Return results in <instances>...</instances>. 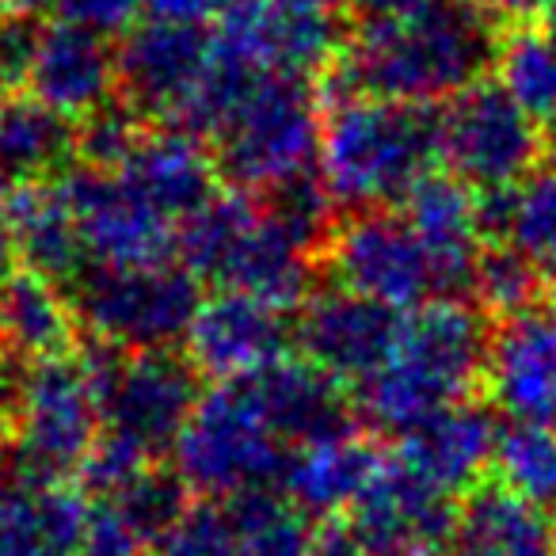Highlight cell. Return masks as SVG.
I'll list each match as a JSON object with an SVG mask.
<instances>
[{"instance_id":"cell-33","label":"cell","mask_w":556,"mask_h":556,"mask_svg":"<svg viewBox=\"0 0 556 556\" xmlns=\"http://www.w3.org/2000/svg\"><path fill=\"white\" fill-rule=\"evenodd\" d=\"M469 298L488 317L507 320L538 309L541 298H548V275L515 244H488L472 275Z\"/></svg>"},{"instance_id":"cell-27","label":"cell","mask_w":556,"mask_h":556,"mask_svg":"<svg viewBox=\"0 0 556 556\" xmlns=\"http://www.w3.org/2000/svg\"><path fill=\"white\" fill-rule=\"evenodd\" d=\"M88 515V492L73 480L24 484L12 477L9 507L0 518V556H77Z\"/></svg>"},{"instance_id":"cell-7","label":"cell","mask_w":556,"mask_h":556,"mask_svg":"<svg viewBox=\"0 0 556 556\" xmlns=\"http://www.w3.org/2000/svg\"><path fill=\"white\" fill-rule=\"evenodd\" d=\"M88 340L118 351L179 348L202 305V282L179 260L141 267H88L73 287Z\"/></svg>"},{"instance_id":"cell-47","label":"cell","mask_w":556,"mask_h":556,"mask_svg":"<svg viewBox=\"0 0 556 556\" xmlns=\"http://www.w3.org/2000/svg\"><path fill=\"white\" fill-rule=\"evenodd\" d=\"M4 88H9V85H4V80H0V108H4V100H9V96H4Z\"/></svg>"},{"instance_id":"cell-1","label":"cell","mask_w":556,"mask_h":556,"mask_svg":"<svg viewBox=\"0 0 556 556\" xmlns=\"http://www.w3.org/2000/svg\"><path fill=\"white\" fill-rule=\"evenodd\" d=\"M503 24L477 0H419L393 20L355 27L317 80L325 103L348 96L439 108L495 73Z\"/></svg>"},{"instance_id":"cell-10","label":"cell","mask_w":556,"mask_h":556,"mask_svg":"<svg viewBox=\"0 0 556 556\" xmlns=\"http://www.w3.org/2000/svg\"><path fill=\"white\" fill-rule=\"evenodd\" d=\"M320 270L332 287L396 313L439 298L431 255L396 206L343 214L320 252Z\"/></svg>"},{"instance_id":"cell-17","label":"cell","mask_w":556,"mask_h":556,"mask_svg":"<svg viewBox=\"0 0 556 556\" xmlns=\"http://www.w3.org/2000/svg\"><path fill=\"white\" fill-rule=\"evenodd\" d=\"M24 88L65 118L85 123L118 103V47H111V35L96 27L73 20H42Z\"/></svg>"},{"instance_id":"cell-19","label":"cell","mask_w":556,"mask_h":556,"mask_svg":"<svg viewBox=\"0 0 556 556\" xmlns=\"http://www.w3.org/2000/svg\"><path fill=\"white\" fill-rule=\"evenodd\" d=\"M484 386L507 424L556 427V309L538 305L495 325Z\"/></svg>"},{"instance_id":"cell-29","label":"cell","mask_w":556,"mask_h":556,"mask_svg":"<svg viewBox=\"0 0 556 556\" xmlns=\"http://www.w3.org/2000/svg\"><path fill=\"white\" fill-rule=\"evenodd\" d=\"M488 244H515L541 270H556V164L538 168L518 187L480 194Z\"/></svg>"},{"instance_id":"cell-12","label":"cell","mask_w":556,"mask_h":556,"mask_svg":"<svg viewBox=\"0 0 556 556\" xmlns=\"http://www.w3.org/2000/svg\"><path fill=\"white\" fill-rule=\"evenodd\" d=\"M214 39L225 58L255 77L282 73L309 80L325 77L348 42L332 9H298L287 0H232L214 24Z\"/></svg>"},{"instance_id":"cell-11","label":"cell","mask_w":556,"mask_h":556,"mask_svg":"<svg viewBox=\"0 0 556 556\" xmlns=\"http://www.w3.org/2000/svg\"><path fill=\"white\" fill-rule=\"evenodd\" d=\"M217 65L210 27L138 20L118 42V100L146 123L187 126Z\"/></svg>"},{"instance_id":"cell-45","label":"cell","mask_w":556,"mask_h":556,"mask_svg":"<svg viewBox=\"0 0 556 556\" xmlns=\"http://www.w3.org/2000/svg\"><path fill=\"white\" fill-rule=\"evenodd\" d=\"M548 309H556V270H548Z\"/></svg>"},{"instance_id":"cell-16","label":"cell","mask_w":556,"mask_h":556,"mask_svg":"<svg viewBox=\"0 0 556 556\" xmlns=\"http://www.w3.org/2000/svg\"><path fill=\"white\" fill-rule=\"evenodd\" d=\"M401 328V313L358 298L343 287H320L294 317V351L355 389L381 363Z\"/></svg>"},{"instance_id":"cell-41","label":"cell","mask_w":556,"mask_h":556,"mask_svg":"<svg viewBox=\"0 0 556 556\" xmlns=\"http://www.w3.org/2000/svg\"><path fill=\"white\" fill-rule=\"evenodd\" d=\"M419 0H340V9L355 20V27L378 24V20H393L401 12L416 9Z\"/></svg>"},{"instance_id":"cell-18","label":"cell","mask_w":556,"mask_h":556,"mask_svg":"<svg viewBox=\"0 0 556 556\" xmlns=\"http://www.w3.org/2000/svg\"><path fill=\"white\" fill-rule=\"evenodd\" d=\"M412 232L431 255L439 298H465L472 290V275L488 248L480 222V191H472L454 172L434 168L419 179L401 202Z\"/></svg>"},{"instance_id":"cell-23","label":"cell","mask_w":556,"mask_h":556,"mask_svg":"<svg viewBox=\"0 0 556 556\" xmlns=\"http://www.w3.org/2000/svg\"><path fill=\"white\" fill-rule=\"evenodd\" d=\"M252 389L287 446H302V442L358 427L351 386H343L340 378L325 374L302 355L278 358L275 366L255 374Z\"/></svg>"},{"instance_id":"cell-44","label":"cell","mask_w":556,"mask_h":556,"mask_svg":"<svg viewBox=\"0 0 556 556\" xmlns=\"http://www.w3.org/2000/svg\"><path fill=\"white\" fill-rule=\"evenodd\" d=\"M287 4H298V9H332L340 0H287Z\"/></svg>"},{"instance_id":"cell-36","label":"cell","mask_w":556,"mask_h":556,"mask_svg":"<svg viewBox=\"0 0 556 556\" xmlns=\"http://www.w3.org/2000/svg\"><path fill=\"white\" fill-rule=\"evenodd\" d=\"M146 130V118H138L123 100L103 108L100 115L85 118L80 123V138H77V161L88 168H108L115 172L118 164L130 156L134 141Z\"/></svg>"},{"instance_id":"cell-38","label":"cell","mask_w":556,"mask_h":556,"mask_svg":"<svg viewBox=\"0 0 556 556\" xmlns=\"http://www.w3.org/2000/svg\"><path fill=\"white\" fill-rule=\"evenodd\" d=\"M77 556H153V545L126 522L111 500H96Z\"/></svg>"},{"instance_id":"cell-20","label":"cell","mask_w":556,"mask_h":556,"mask_svg":"<svg viewBox=\"0 0 556 556\" xmlns=\"http://www.w3.org/2000/svg\"><path fill=\"white\" fill-rule=\"evenodd\" d=\"M115 172L176 229L222 191L214 146L168 123H146L130 156Z\"/></svg>"},{"instance_id":"cell-21","label":"cell","mask_w":556,"mask_h":556,"mask_svg":"<svg viewBox=\"0 0 556 556\" xmlns=\"http://www.w3.org/2000/svg\"><path fill=\"white\" fill-rule=\"evenodd\" d=\"M503 424L492 404L462 401L396 439L393 454L446 495H469L495 465Z\"/></svg>"},{"instance_id":"cell-32","label":"cell","mask_w":556,"mask_h":556,"mask_svg":"<svg viewBox=\"0 0 556 556\" xmlns=\"http://www.w3.org/2000/svg\"><path fill=\"white\" fill-rule=\"evenodd\" d=\"M495 480L526 503L556 515V427L553 424H503L492 465Z\"/></svg>"},{"instance_id":"cell-25","label":"cell","mask_w":556,"mask_h":556,"mask_svg":"<svg viewBox=\"0 0 556 556\" xmlns=\"http://www.w3.org/2000/svg\"><path fill=\"white\" fill-rule=\"evenodd\" d=\"M12 240H16L20 267L50 278L58 287H77L80 275L92 267L62 176L39 179V184H16V191H12Z\"/></svg>"},{"instance_id":"cell-46","label":"cell","mask_w":556,"mask_h":556,"mask_svg":"<svg viewBox=\"0 0 556 556\" xmlns=\"http://www.w3.org/2000/svg\"><path fill=\"white\" fill-rule=\"evenodd\" d=\"M9 12H12V4H9V0H0V24L9 20Z\"/></svg>"},{"instance_id":"cell-22","label":"cell","mask_w":556,"mask_h":556,"mask_svg":"<svg viewBox=\"0 0 556 556\" xmlns=\"http://www.w3.org/2000/svg\"><path fill=\"white\" fill-rule=\"evenodd\" d=\"M386 450L370 434L358 427L340 434H325V439L290 446L282 472H278V488L313 518V522H332L340 515H351L370 480L378 477Z\"/></svg>"},{"instance_id":"cell-2","label":"cell","mask_w":556,"mask_h":556,"mask_svg":"<svg viewBox=\"0 0 556 556\" xmlns=\"http://www.w3.org/2000/svg\"><path fill=\"white\" fill-rule=\"evenodd\" d=\"M492 332L488 313L465 298H431L401 313L386 363L351 389L358 424L401 439L442 408L472 401L484 386Z\"/></svg>"},{"instance_id":"cell-3","label":"cell","mask_w":556,"mask_h":556,"mask_svg":"<svg viewBox=\"0 0 556 556\" xmlns=\"http://www.w3.org/2000/svg\"><path fill=\"white\" fill-rule=\"evenodd\" d=\"M439 164V108L378 96L325 103L317 172L343 214L401 206Z\"/></svg>"},{"instance_id":"cell-43","label":"cell","mask_w":556,"mask_h":556,"mask_svg":"<svg viewBox=\"0 0 556 556\" xmlns=\"http://www.w3.org/2000/svg\"><path fill=\"white\" fill-rule=\"evenodd\" d=\"M12 393H16V381H12V374L0 366V465H4L9 439H12Z\"/></svg>"},{"instance_id":"cell-28","label":"cell","mask_w":556,"mask_h":556,"mask_svg":"<svg viewBox=\"0 0 556 556\" xmlns=\"http://www.w3.org/2000/svg\"><path fill=\"white\" fill-rule=\"evenodd\" d=\"M80 123L35 96H9L0 108V172L12 184L58 179L77 161Z\"/></svg>"},{"instance_id":"cell-42","label":"cell","mask_w":556,"mask_h":556,"mask_svg":"<svg viewBox=\"0 0 556 556\" xmlns=\"http://www.w3.org/2000/svg\"><path fill=\"white\" fill-rule=\"evenodd\" d=\"M12 184L4 172H0V278L9 275L12 263H16V240H12Z\"/></svg>"},{"instance_id":"cell-31","label":"cell","mask_w":556,"mask_h":556,"mask_svg":"<svg viewBox=\"0 0 556 556\" xmlns=\"http://www.w3.org/2000/svg\"><path fill=\"white\" fill-rule=\"evenodd\" d=\"M244 556H313L317 522L278 484L225 503Z\"/></svg>"},{"instance_id":"cell-9","label":"cell","mask_w":556,"mask_h":556,"mask_svg":"<svg viewBox=\"0 0 556 556\" xmlns=\"http://www.w3.org/2000/svg\"><path fill=\"white\" fill-rule=\"evenodd\" d=\"M439 153L472 191H507L541 168L545 138L500 80H480L439 108Z\"/></svg>"},{"instance_id":"cell-39","label":"cell","mask_w":556,"mask_h":556,"mask_svg":"<svg viewBox=\"0 0 556 556\" xmlns=\"http://www.w3.org/2000/svg\"><path fill=\"white\" fill-rule=\"evenodd\" d=\"M232 0H146V16L172 20V24H217Z\"/></svg>"},{"instance_id":"cell-40","label":"cell","mask_w":556,"mask_h":556,"mask_svg":"<svg viewBox=\"0 0 556 556\" xmlns=\"http://www.w3.org/2000/svg\"><path fill=\"white\" fill-rule=\"evenodd\" d=\"M313 556H370V553L358 545V538L348 526V518H332V522L317 526V545H313Z\"/></svg>"},{"instance_id":"cell-26","label":"cell","mask_w":556,"mask_h":556,"mask_svg":"<svg viewBox=\"0 0 556 556\" xmlns=\"http://www.w3.org/2000/svg\"><path fill=\"white\" fill-rule=\"evenodd\" d=\"M80 320L73 294L31 270H9L0 278V355L16 366L70 355Z\"/></svg>"},{"instance_id":"cell-5","label":"cell","mask_w":556,"mask_h":556,"mask_svg":"<svg viewBox=\"0 0 556 556\" xmlns=\"http://www.w3.org/2000/svg\"><path fill=\"white\" fill-rule=\"evenodd\" d=\"M100 434V389L80 351L20 366L12 393V439L0 472L24 484H62L80 477Z\"/></svg>"},{"instance_id":"cell-48","label":"cell","mask_w":556,"mask_h":556,"mask_svg":"<svg viewBox=\"0 0 556 556\" xmlns=\"http://www.w3.org/2000/svg\"><path fill=\"white\" fill-rule=\"evenodd\" d=\"M553 153H556V126H553Z\"/></svg>"},{"instance_id":"cell-35","label":"cell","mask_w":556,"mask_h":556,"mask_svg":"<svg viewBox=\"0 0 556 556\" xmlns=\"http://www.w3.org/2000/svg\"><path fill=\"white\" fill-rule=\"evenodd\" d=\"M153 556H244L225 503H194L153 545Z\"/></svg>"},{"instance_id":"cell-37","label":"cell","mask_w":556,"mask_h":556,"mask_svg":"<svg viewBox=\"0 0 556 556\" xmlns=\"http://www.w3.org/2000/svg\"><path fill=\"white\" fill-rule=\"evenodd\" d=\"M16 12L39 20H73L103 35H126L146 12V0H9Z\"/></svg>"},{"instance_id":"cell-13","label":"cell","mask_w":556,"mask_h":556,"mask_svg":"<svg viewBox=\"0 0 556 556\" xmlns=\"http://www.w3.org/2000/svg\"><path fill=\"white\" fill-rule=\"evenodd\" d=\"M92 267H141L176 260L179 229L156 214L118 172L77 164L62 176Z\"/></svg>"},{"instance_id":"cell-4","label":"cell","mask_w":556,"mask_h":556,"mask_svg":"<svg viewBox=\"0 0 556 556\" xmlns=\"http://www.w3.org/2000/svg\"><path fill=\"white\" fill-rule=\"evenodd\" d=\"M325 138V96L309 77L267 73L232 103L210 146L232 191L267 194L270 187L317 172Z\"/></svg>"},{"instance_id":"cell-15","label":"cell","mask_w":556,"mask_h":556,"mask_svg":"<svg viewBox=\"0 0 556 556\" xmlns=\"http://www.w3.org/2000/svg\"><path fill=\"white\" fill-rule=\"evenodd\" d=\"M454 518V495L427 484L396 454H386L378 477L351 507L348 526L370 556H442Z\"/></svg>"},{"instance_id":"cell-8","label":"cell","mask_w":556,"mask_h":556,"mask_svg":"<svg viewBox=\"0 0 556 556\" xmlns=\"http://www.w3.org/2000/svg\"><path fill=\"white\" fill-rule=\"evenodd\" d=\"M80 355L100 389L103 431L134 442L153 457L172 454L202 396V374L184 355V348L118 351L92 340Z\"/></svg>"},{"instance_id":"cell-24","label":"cell","mask_w":556,"mask_h":556,"mask_svg":"<svg viewBox=\"0 0 556 556\" xmlns=\"http://www.w3.org/2000/svg\"><path fill=\"white\" fill-rule=\"evenodd\" d=\"M442 556H556V515L492 480L462 495Z\"/></svg>"},{"instance_id":"cell-30","label":"cell","mask_w":556,"mask_h":556,"mask_svg":"<svg viewBox=\"0 0 556 556\" xmlns=\"http://www.w3.org/2000/svg\"><path fill=\"white\" fill-rule=\"evenodd\" d=\"M495 80L533 123L556 126V20H530L503 31Z\"/></svg>"},{"instance_id":"cell-6","label":"cell","mask_w":556,"mask_h":556,"mask_svg":"<svg viewBox=\"0 0 556 556\" xmlns=\"http://www.w3.org/2000/svg\"><path fill=\"white\" fill-rule=\"evenodd\" d=\"M290 446L263 412L252 381H214L172 446V465L194 495L229 503L278 484Z\"/></svg>"},{"instance_id":"cell-34","label":"cell","mask_w":556,"mask_h":556,"mask_svg":"<svg viewBox=\"0 0 556 556\" xmlns=\"http://www.w3.org/2000/svg\"><path fill=\"white\" fill-rule=\"evenodd\" d=\"M191 495L194 492L184 484L176 465L156 462V465H149L141 477H134L118 495H111V503L123 510L126 522H130L149 545H156V541L194 507Z\"/></svg>"},{"instance_id":"cell-14","label":"cell","mask_w":556,"mask_h":556,"mask_svg":"<svg viewBox=\"0 0 556 556\" xmlns=\"http://www.w3.org/2000/svg\"><path fill=\"white\" fill-rule=\"evenodd\" d=\"M184 355L210 381H252L278 358L294 355V320L290 309L255 294L214 290L187 328Z\"/></svg>"}]
</instances>
